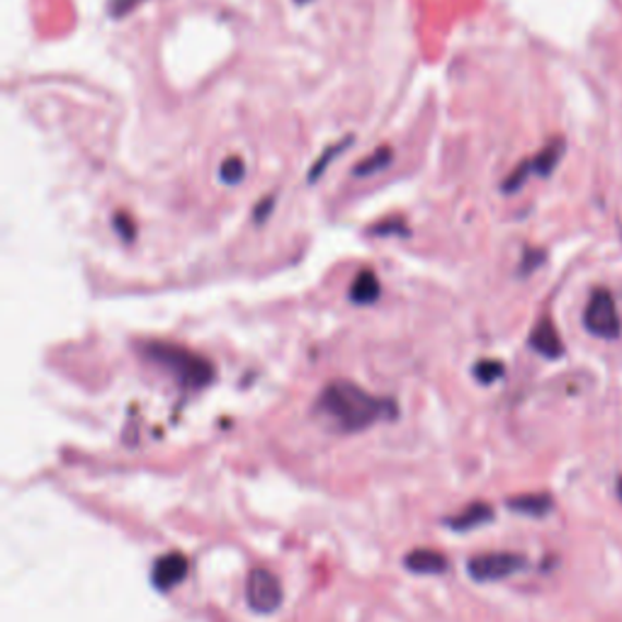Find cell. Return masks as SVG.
Segmentation results:
<instances>
[{
  "mask_svg": "<svg viewBox=\"0 0 622 622\" xmlns=\"http://www.w3.org/2000/svg\"><path fill=\"white\" fill-rule=\"evenodd\" d=\"M142 353L149 363L158 365L171 375L178 385L187 389H203L215 379V367L207 357L187 351L183 345L154 341L142 345Z\"/></svg>",
  "mask_w": 622,
  "mask_h": 622,
  "instance_id": "obj_2",
  "label": "cell"
},
{
  "mask_svg": "<svg viewBox=\"0 0 622 622\" xmlns=\"http://www.w3.org/2000/svg\"><path fill=\"white\" fill-rule=\"evenodd\" d=\"M584 326L588 329V333L598 336L603 341H615L620 336V316H618V307L613 302V294L608 290H596L591 294V300L586 304L584 312Z\"/></svg>",
  "mask_w": 622,
  "mask_h": 622,
  "instance_id": "obj_4",
  "label": "cell"
},
{
  "mask_svg": "<svg viewBox=\"0 0 622 622\" xmlns=\"http://www.w3.org/2000/svg\"><path fill=\"white\" fill-rule=\"evenodd\" d=\"M392 158H394V154H392V149H389V146H379V149L373 156H367V158H363L361 163H357L355 175L365 178V175L385 171V168L392 163Z\"/></svg>",
  "mask_w": 622,
  "mask_h": 622,
  "instance_id": "obj_13",
  "label": "cell"
},
{
  "mask_svg": "<svg viewBox=\"0 0 622 622\" xmlns=\"http://www.w3.org/2000/svg\"><path fill=\"white\" fill-rule=\"evenodd\" d=\"M404 566L416 574H440L448 569V560L438 550H414L404 557Z\"/></svg>",
  "mask_w": 622,
  "mask_h": 622,
  "instance_id": "obj_10",
  "label": "cell"
},
{
  "mask_svg": "<svg viewBox=\"0 0 622 622\" xmlns=\"http://www.w3.org/2000/svg\"><path fill=\"white\" fill-rule=\"evenodd\" d=\"M282 584L280 578L268 569H253L246 578V603L258 615H270L282 606Z\"/></svg>",
  "mask_w": 622,
  "mask_h": 622,
  "instance_id": "obj_3",
  "label": "cell"
},
{
  "mask_svg": "<svg viewBox=\"0 0 622 622\" xmlns=\"http://www.w3.org/2000/svg\"><path fill=\"white\" fill-rule=\"evenodd\" d=\"M562 154H564V139L550 142L535 158L515 168L511 178H505L503 193H515V190H521L530 175H550L557 168V163H560Z\"/></svg>",
  "mask_w": 622,
  "mask_h": 622,
  "instance_id": "obj_6",
  "label": "cell"
},
{
  "mask_svg": "<svg viewBox=\"0 0 622 622\" xmlns=\"http://www.w3.org/2000/svg\"><path fill=\"white\" fill-rule=\"evenodd\" d=\"M114 229L120 231V234H122V239H124V241H132V239H134V227H132V219L126 217L124 212H120L118 217H114Z\"/></svg>",
  "mask_w": 622,
  "mask_h": 622,
  "instance_id": "obj_18",
  "label": "cell"
},
{
  "mask_svg": "<svg viewBox=\"0 0 622 622\" xmlns=\"http://www.w3.org/2000/svg\"><path fill=\"white\" fill-rule=\"evenodd\" d=\"M297 3H307V0H297Z\"/></svg>",
  "mask_w": 622,
  "mask_h": 622,
  "instance_id": "obj_21",
  "label": "cell"
},
{
  "mask_svg": "<svg viewBox=\"0 0 622 622\" xmlns=\"http://www.w3.org/2000/svg\"><path fill=\"white\" fill-rule=\"evenodd\" d=\"M493 519V509L489 503H469L467 509H462L460 513L452 515L446 523L450 525L452 530H474L479 528V525L489 523Z\"/></svg>",
  "mask_w": 622,
  "mask_h": 622,
  "instance_id": "obj_9",
  "label": "cell"
},
{
  "mask_svg": "<svg viewBox=\"0 0 622 622\" xmlns=\"http://www.w3.org/2000/svg\"><path fill=\"white\" fill-rule=\"evenodd\" d=\"M379 280L375 276V270H363V272H357V278L353 282V288H351V297L353 304H357V307H365V304H375L379 300Z\"/></svg>",
  "mask_w": 622,
  "mask_h": 622,
  "instance_id": "obj_11",
  "label": "cell"
},
{
  "mask_svg": "<svg viewBox=\"0 0 622 622\" xmlns=\"http://www.w3.org/2000/svg\"><path fill=\"white\" fill-rule=\"evenodd\" d=\"M244 175H246V166H244V161H241V158H227V161L221 163L219 178L227 185H239L241 181H244Z\"/></svg>",
  "mask_w": 622,
  "mask_h": 622,
  "instance_id": "obj_14",
  "label": "cell"
},
{
  "mask_svg": "<svg viewBox=\"0 0 622 622\" xmlns=\"http://www.w3.org/2000/svg\"><path fill=\"white\" fill-rule=\"evenodd\" d=\"M316 411L343 434H357V430L370 428L379 420L394 418L397 404L392 399L365 392L363 387L347 382V379H336V382L324 387Z\"/></svg>",
  "mask_w": 622,
  "mask_h": 622,
  "instance_id": "obj_1",
  "label": "cell"
},
{
  "mask_svg": "<svg viewBox=\"0 0 622 622\" xmlns=\"http://www.w3.org/2000/svg\"><path fill=\"white\" fill-rule=\"evenodd\" d=\"M474 375H477L481 385H491L503 375V365L497 361H481L477 367H474Z\"/></svg>",
  "mask_w": 622,
  "mask_h": 622,
  "instance_id": "obj_15",
  "label": "cell"
},
{
  "mask_svg": "<svg viewBox=\"0 0 622 622\" xmlns=\"http://www.w3.org/2000/svg\"><path fill=\"white\" fill-rule=\"evenodd\" d=\"M525 557L519 552H487L469 560L467 569L469 576L479 584H491V582H503L513 574H519L521 569H525Z\"/></svg>",
  "mask_w": 622,
  "mask_h": 622,
  "instance_id": "obj_5",
  "label": "cell"
},
{
  "mask_svg": "<svg viewBox=\"0 0 622 622\" xmlns=\"http://www.w3.org/2000/svg\"><path fill=\"white\" fill-rule=\"evenodd\" d=\"M552 497L550 493H521V497H513L509 501V509L515 513H523V515H535V519H540V515H547L552 511Z\"/></svg>",
  "mask_w": 622,
  "mask_h": 622,
  "instance_id": "obj_12",
  "label": "cell"
},
{
  "mask_svg": "<svg viewBox=\"0 0 622 622\" xmlns=\"http://www.w3.org/2000/svg\"><path fill=\"white\" fill-rule=\"evenodd\" d=\"M347 142H353V136H351V139H343L341 144H336V149H333V151L329 149V151H326V154L319 158V163H316V166H314V171L309 173V181H316V178H319V175L324 173V168L329 166V161H333V158L339 156V154L345 149V144H347Z\"/></svg>",
  "mask_w": 622,
  "mask_h": 622,
  "instance_id": "obj_16",
  "label": "cell"
},
{
  "mask_svg": "<svg viewBox=\"0 0 622 622\" xmlns=\"http://www.w3.org/2000/svg\"><path fill=\"white\" fill-rule=\"evenodd\" d=\"M618 497H620V501H622V477L618 479Z\"/></svg>",
  "mask_w": 622,
  "mask_h": 622,
  "instance_id": "obj_20",
  "label": "cell"
},
{
  "mask_svg": "<svg viewBox=\"0 0 622 622\" xmlns=\"http://www.w3.org/2000/svg\"><path fill=\"white\" fill-rule=\"evenodd\" d=\"M144 3V0H110V15L112 17H124L130 15L132 10H136Z\"/></svg>",
  "mask_w": 622,
  "mask_h": 622,
  "instance_id": "obj_17",
  "label": "cell"
},
{
  "mask_svg": "<svg viewBox=\"0 0 622 622\" xmlns=\"http://www.w3.org/2000/svg\"><path fill=\"white\" fill-rule=\"evenodd\" d=\"M268 212H270V199H266V203H263V207H260V212L256 215V219H258V221H263V219H266V215H268Z\"/></svg>",
  "mask_w": 622,
  "mask_h": 622,
  "instance_id": "obj_19",
  "label": "cell"
},
{
  "mask_svg": "<svg viewBox=\"0 0 622 622\" xmlns=\"http://www.w3.org/2000/svg\"><path fill=\"white\" fill-rule=\"evenodd\" d=\"M530 345L540 355L550 357V361H554V357H562V353H564L560 333H557L554 324L550 319H540V324L535 326L533 333H530Z\"/></svg>",
  "mask_w": 622,
  "mask_h": 622,
  "instance_id": "obj_8",
  "label": "cell"
},
{
  "mask_svg": "<svg viewBox=\"0 0 622 622\" xmlns=\"http://www.w3.org/2000/svg\"><path fill=\"white\" fill-rule=\"evenodd\" d=\"M190 572V562L187 557L181 552H171L163 554L161 560L154 564L151 572V584L158 588V591H171L178 584L183 582Z\"/></svg>",
  "mask_w": 622,
  "mask_h": 622,
  "instance_id": "obj_7",
  "label": "cell"
}]
</instances>
